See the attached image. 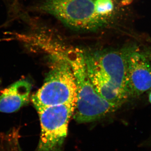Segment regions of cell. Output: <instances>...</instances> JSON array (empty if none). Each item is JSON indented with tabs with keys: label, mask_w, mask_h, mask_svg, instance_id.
Here are the masks:
<instances>
[{
	"label": "cell",
	"mask_w": 151,
	"mask_h": 151,
	"mask_svg": "<svg viewBox=\"0 0 151 151\" xmlns=\"http://www.w3.org/2000/svg\"><path fill=\"white\" fill-rule=\"evenodd\" d=\"M84 52L86 70L94 88L103 99L119 109L129 98L125 48Z\"/></svg>",
	"instance_id": "6da1fadb"
},
{
	"label": "cell",
	"mask_w": 151,
	"mask_h": 151,
	"mask_svg": "<svg viewBox=\"0 0 151 151\" xmlns=\"http://www.w3.org/2000/svg\"><path fill=\"white\" fill-rule=\"evenodd\" d=\"M58 50L69 63L75 76L77 99L73 117L76 122H95L118 109L103 99L94 88L86 70L84 51L78 48Z\"/></svg>",
	"instance_id": "7a4b0ae2"
},
{
	"label": "cell",
	"mask_w": 151,
	"mask_h": 151,
	"mask_svg": "<svg viewBox=\"0 0 151 151\" xmlns=\"http://www.w3.org/2000/svg\"><path fill=\"white\" fill-rule=\"evenodd\" d=\"M53 54L51 69L44 83L32 97L36 109L76 103V82L70 64L58 50Z\"/></svg>",
	"instance_id": "3957f363"
},
{
	"label": "cell",
	"mask_w": 151,
	"mask_h": 151,
	"mask_svg": "<svg viewBox=\"0 0 151 151\" xmlns=\"http://www.w3.org/2000/svg\"><path fill=\"white\" fill-rule=\"evenodd\" d=\"M36 10L53 16L72 29L94 31L108 25L110 17L100 15L95 0H42Z\"/></svg>",
	"instance_id": "277c9868"
},
{
	"label": "cell",
	"mask_w": 151,
	"mask_h": 151,
	"mask_svg": "<svg viewBox=\"0 0 151 151\" xmlns=\"http://www.w3.org/2000/svg\"><path fill=\"white\" fill-rule=\"evenodd\" d=\"M75 107V104H70L36 108L41 133L35 151H60Z\"/></svg>",
	"instance_id": "5b68a950"
},
{
	"label": "cell",
	"mask_w": 151,
	"mask_h": 151,
	"mask_svg": "<svg viewBox=\"0 0 151 151\" xmlns=\"http://www.w3.org/2000/svg\"><path fill=\"white\" fill-rule=\"evenodd\" d=\"M127 59V86L129 97H139L151 89V64L137 47L125 48Z\"/></svg>",
	"instance_id": "8992f818"
},
{
	"label": "cell",
	"mask_w": 151,
	"mask_h": 151,
	"mask_svg": "<svg viewBox=\"0 0 151 151\" xmlns=\"http://www.w3.org/2000/svg\"><path fill=\"white\" fill-rule=\"evenodd\" d=\"M31 84L26 80L17 81L5 89L0 96V112L18 111L29 99Z\"/></svg>",
	"instance_id": "52a82bcc"
},
{
	"label": "cell",
	"mask_w": 151,
	"mask_h": 151,
	"mask_svg": "<svg viewBox=\"0 0 151 151\" xmlns=\"http://www.w3.org/2000/svg\"><path fill=\"white\" fill-rule=\"evenodd\" d=\"M95 6L97 12L100 15L111 17L114 9L112 0H95Z\"/></svg>",
	"instance_id": "ba28073f"
},
{
	"label": "cell",
	"mask_w": 151,
	"mask_h": 151,
	"mask_svg": "<svg viewBox=\"0 0 151 151\" xmlns=\"http://www.w3.org/2000/svg\"><path fill=\"white\" fill-rule=\"evenodd\" d=\"M149 101H150V103L151 104V89L150 90V94H149Z\"/></svg>",
	"instance_id": "9c48e42d"
}]
</instances>
